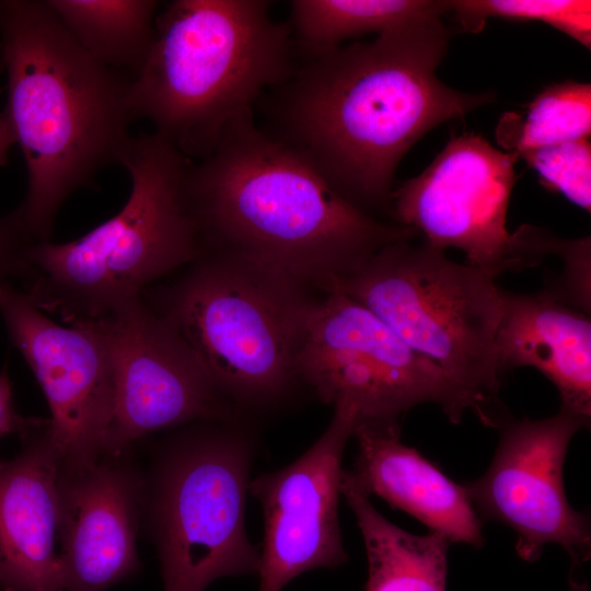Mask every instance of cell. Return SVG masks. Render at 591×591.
I'll return each instance as SVG.
<instances>
[{
	"label": "cell",
	"mask_w": 591,
	"mask_h": 591,
	"mask_svg": "<svg viewBox=\"0 0 591 591\" xmlns=\"http://www.w3.org/2000/svg\"><path fill=\"white\" fill-rule=\"evenodd\" d=\"M264 0H175L157 15L148 55L129 86L136 118L201 160L296 71L294 40Z\"/></svg>",
	"instance_id": "4"
},
{
	"label": "cell",
	"mask_w": 591,
	"mask_h": 591,
	"mask_svg": "<svg viewBox=\"0 0 591 591\" xmlns=\"http://www.w3.org/2000/svg\"><path fill=\"white\" fill-rule=\"evenodd\" d=\"M502 315L496 335L501 379L531 367L553 383L561 410L591 420V317L541 289H502Z\"/></svg>",
	"instance_id": "17"
},
{
	"label": "cell",
	"mask_w": 591,
	"mask_h": 591,
	"mask_svg": "<svg viewBox=\"0 0 591 591\" xmlns=\"http://www.w3.org/2000/svg\"><path fill=\"white\" fill-rule=\"evenodd\" d=\"M144 476L129 450L59 476L65 591H106L140 568Z\"/></svg>",
	"instance_id": "15"
},
{
	"label": "cell",
	"mask_w": 591,
	"mask_h": 591,
	"mask_svg": "<svg viewBox=\"0 0 591 591\" xmlns=\"http://www.w3.org/2000/svg\"><path fill=\"white\" fill-rule=\"evenodd\" d=\"M589 426L590 420L561 409L543 419L497 421L500 437L490 465L463 484L482 521L515 533L523 560H537L548 544L560 545L577 570L590 558L589 518L569 503L563 477L571 439Z\"/></svg>",
	"instance_id": "11"
},
{
	"label": "cell",
	"mask_w": 591,
	"mask_h": 591,
	"mask_svg": "<svg viewBox=\"0 0 591 591\" xmlns=\"http://www.w3.org/2000/svg\"><path fill=\"white\" fill-rule=\"evenodd\" d=\"M143 301L198 357L220 395L254 420L283 408L302 384L299 361L322 296L275 266L209 250Z\"/></svg>",
	"instance_id": "6"
},
{
	"label": "cell",
	"mask_w": 591,
	"mask_h": 591,
	"mask_svg": "<svg viewBox=\"0 0 591 591\" xmlns=\"http://www.w3.org/2000/svg\"><path fill=\"white\" fill-rule=\"evenodd\" d=\"M96 322L114 383L104 453L130 450L136 441L162 430L245 418L220 395L179 333L142 297Z\"/></svg>",
	"instance_id": "10"
},
{
	"label": "cell",
	"mask_w": 591,
	"mask_h": 591,
	"mask_svg": "<svg viewBox=\"0 0 591 591\" xmlns=\"http://www.w3.org/2000/svg\"><path fill=\"white\" fill-rule=\"evenodd\" d=\"M4 113L23 152L27 194L14 210L47 241L65 199L117 162L131 138V80L94 59L46 1H0Z\"/></svg>",
	"instance_id": "3"
},
{
	"label": "cell",
	"mask_w": 591,
	"mask_h": 591,
	"mask_svg": "<svg viewBox=\"0 0 591 591\" xmlns=\"http://www.w3.org/2000/svg\"><path fill=\"white\" fill-rule=\"evenodd\" d=\"M118 163L131 192L123 209L71 242L33 243L25 294L67 324L101 320L208 252L190 190L193 160L155 132L131 137Z\"/></svg>",
	"instance_id": "5"
},
{
	"label": "cell",
	"mask_w": 591,
	"mask_h": 591,
	"mask_svg": "<svg viewBox=\"0 0 591 591\" xmlns=\"http://www.w3.org/2000/svg\"><path fill=\"white\" fill-rule=\"evenodd\" d=\"M33 243L14 211L0 218V286L12 277L22 278L25 253Z\"/></svg>",
	"instance_id": "25"
},
{
	"label": "cell",
	"mask_w": 591,
	"mask_h": 591,
	"mask_svg": "<svg viewBox=\"0 0 591 591\" xmlns=\"http://www.w3.org/2000/svg\"><path fill=\"white\" fill-rule=\"evenodd\" d=\"M190 190L208 251L275 266L320 292L384 246L415 236L351 204L253 115L233 123L194 162Z\"/></svg>",
	"instance_id": "2"
},
{
	"label": "cell",
	"mask_w": 591,
	"mask_h": 591,
	"mask_svg": "<svg viewBox=\"0 0 591 591\" xmlns=\"http://www.w3.org/2000/svg\"><path fill=\"white\" fill-rule=\"evenodd\" d=\"M340 491L361 532L368 563L366 591H447L450 542L429 532L417 535L385 519L343 471Z\"/></svg>",
	"instance_id": "19"
},
{
	"label": "cell",
	"mask_w": 591,
	"mask_h": 591,
	"mask_svg": "<svg viewBox=\"0 0 591 591\" xmlns=\"http://www.w3.org/2000/svg\"><path fill=\"white\" fill-rule=\"evenodd\" d=\"M0 314L45 394L61 470L93 464L105 452L114 406L112 366L99 323L60 325L11 283L0 286Z\"/></svg>",
	"instance_id": "13"
},
{
	"label": "cell",
	"mask_w": 591,
	"mask_h": 591,
	"mask_svg": "<svg viewBox=\"0 0 591 591\" xmlns=\"http://www.w3.org/2000/svg\"><path fill=\"white\" fill-rule=\"evenodd\" d=\"M290 7L294 44L310 58L350 37L379 36L451 12V1L437 0H293Z\"/></svg>",
	"instance_id": "21"
},
{
	"label": "cell",
	"mask_w": 591,
	"mask_h": 591,
	"mask_svg": "<svg viewBox=\"0 0 591 591\" xmlns=\"http://www.w3.org/2000/svg\"><path fill=\"white\" fill-rule=\"evenodd\" d=\"M499 276L409 240L384 246L324 292H340L370 310L490 413L502 381L496 359Z\"/></svg>",
	"instance_id": "8"
},
{
	"label": "cell",
	"mask_w": 591,
	"mask_h": 591,
	"mask_svg": "<svg viewBox=\"0 0 591 591\" xmlns=\"http://www.w3.org/2000/svg\"><path fill=\"white\" fill-rule=\"evenodd\" d=\"M38 418L22 417L15 410L12 385L5 368L0 370V438L8 434L22 436Z\"/></svg>",
	"instance_id": "26"
},
{
	"label": "cell",
	"mask_w": 591,
	"mask_h": 591,
	"mask_svg": "<svg viewBox=\"0 0 591 591\" xmlns=\"http://www.w3.org/2000/svg\"><path fill=\"white\" fill-rule=\"evenodd\" d=\"M14 143L15 139L10 124L5 115L0 113V166L7 163L8 151Z\"/></svg>",
	"instance_id": "27"
},
{
	"label": "cell",
	"mask_w": 591,
	"mask_h": 591,
	"mask_svg": "<svg viewBox=\"0 0 591 591\" xmlns=\"http://www.w3.org/2000/svg\"><path fill=\"white\" fill-rule=\"evenodd\" d=\"M299 372L304 389L321 402L352 405L356 424L401 426L408 410L431 403L453 424L473 412L483 424L493 425V415L438 364L337 291L322 292Z\"/></svg>",
	"instance_id": "9"
},
{
	"label": "cell",
	"mask_w": 591,
	"mask_h": 591,
	"mask_svg": "<svg viewBox=\"0 0 591 591\" xmlns=\"http://www.w3.org/2000/svg\"><path fill=\"white\" fill-rule=\"evenodd\" d=\"M541 183L561 193L576 206L591 210V144L589 139L563 142L521 152Z\"/></svg>",
	"instance_id": "24"
},
{
	"label": "cell",
	"mask_w": 591,
	"mask_h": 591,
	"mask_svg": "<svg viewBox=\"0 0 591 591\" xmlns=\"http://www.w3.org/2000/svg\"><path fill=\"white\" fill-rule=\"evenodd\" d=\"M357 413L339 402L320 438L296 461L250 480L265 533L257 591H281L299 575L348 560L338 519L341 461Z\"/></svg>",
	"instance_id": "14"
},
{
	"label": "cell",
	"mask_w": 591,
	"mask_h": 591,
	"mask_svg": "<svg viewBox=\"0 0 591 591\" xmlns=\"http://www.w3.org/2000/svg\"><path fill=\"white\" fill-rule=\"evenodd\" d=\"M518 159L482 136H453L422 173L393 190L390 215L431 247L457 248L468 264L499 275L514 271L506 225Z\"/></svg>",
	"instance_id": "12"
},
{
	"label": "cell",
	"mask_w": 591,
	"mask_h": 591,
	"mask_svg": "<svg viewBox=\"0 0 591 591\" xmlns=\"http://www.w3.org/2000/svg\"><path fill=\"white\" fill-rule=\"evenodd\" d=\"M449 38L434 18L310 58L279 85L270 134L303 153L351 204L374 217L390 213L405 153L440 124L495 100L437 78Z\"/></svg>",
	"instance_id": "1"
},
{
	"label": "cell",
	"mask_w": 591,
	"mask_h": 591,
	"mask_svg": "<svg viewBox=\"0 0 591 591\" xmlns=\"http://www.w3.org/2000/svg\"><path fill=\"white\" fill-rule=\"evenodd\" d=\"M94 59L131 81L152 43L158 1L46 0Z\"/></svg>",
	"instance_id": "20"
},
{
	"label": "cell",
	"mask_w": 591,
	"mask_h": 591,
	"mask_svg": "<svg viewBox=\"0 0 591 591\" xmlns=\"http://www.w3.org/2000/svg\"><path fill=\"white\" fill-rule=\"evenodd\" d=\"M401 426L356 424L357 456L349 471L369 496L405 511L450 543L482 547V520L463 484L450 479L401 440Z\"/></svg>",
	"instance_id": "18"
},
{
	"label": "cell",
	"mask_w": 591,
	"mask_h": 591,
	"mask_svg": "<svg viewBox=\"0 0 591 591\" xmlns=\"http://www.w3.org/2000/svg\"><path fill=\"white\" fill-rule=\"evenodd\" d=\"M591 134V84L565 81L545 86L523 114L508 112L496 129L498 143L521 152L581 139Z\"/></svg>",
	"instance_id": "22"
},
{
	"label": "cell",
	"mask_w": 591,
	"mask_h": 591,
	"mask_svg": "<svg viewBox=\"0 0 591 591\" xmlns=\"http://www.w3.org/2000/svg\"><path fill=\"white\" fill-rule=\"evenodd\" d=\"M451 12L464 32H480L489 18L538 21L591 47L589 0H455L451 1Z\"/></svg>",
	"instance_id": "23"
},
{
	"label": "cell",
	"mask_w": 591,
	"mask_h": 591,
	"mask_svg": "<svg viewBox=\"0 0 591 591\" xmlns=\"http://www.w3.org/2000/svg\"><path fill=\"white\" fill-rule=\"evenodd\" d=\"M21 452L0 462V588L65 591L59 552L60 461L48 419L20 436Z\"/></svg>",
	"instance_id": "16"
},
{
	"label": "cell",
	"mask_w": 591,
	"mask_h": 591,
	"mask_svg": "<svg viewBox=\"0 0 591 591\" xmlns=\"http://www.w3.org/2000/svg\"><path fill=\"white\" fill-rule=\"evenodd\" d=\"M256 422L200 421L166 436L143 473L142 521L157 547L164 591H205L255 575L259 551L245 530Z\"/></svg>",
	"instance_id": "7"
}]
</instances>
